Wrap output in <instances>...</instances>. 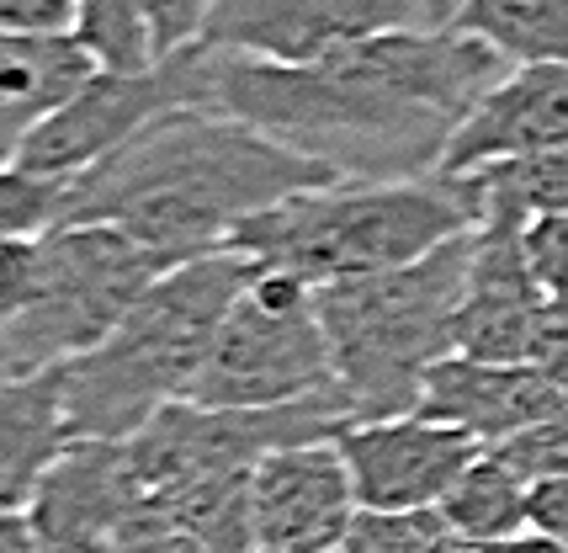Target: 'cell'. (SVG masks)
<instances>
[{"label":"cell","instance_id":"obj_23","mask_svg":"<svg viewBox=\"0 0 568 553\" xmlns=\"http://www.w3.org/2000/svg\"><path fill=\"white\" fill-rule=\"evenodd\" d=\"M70 213V177L0 160V240H43Z\"/></svg>","mask_w":568,"mask_h":553},{"label":"cell","instance_id":"obj_18","mask_svg":"<svg viewBox=\"0 0 568 553\" xmlns=\"http://www.w3.org/2000/svg\"><path fill=\"white\" fill-rule=\"evenodd\" d=\"M442 516L452 522L457 543H499L531 532V479L510 469L495 448L468 463V474L446 490Z\"/></svg>","mask_w":568,"mask_h":553},{"label":"cell","instance_id":"obj_11","mask_svg":"<svg viewBox=\"0 0 568 553\" xmlns=\"http://www.w3.org/2000/svg\"><path fill=\"white\" fill-rule=\"evenodd\" d=\"M394 27H436L430 0H219L202 43L250 59H320Z\"/></svg>","mask_w":568,"mask_h":553},{"label":"cell","instance_id":"obj_25","mask_svg":"<svg viewBox=\"0 0 568 553\" xmlns=\"http://www.w3.org/2000/svg\"><path fill=\"white\" fill-rule=\"evenodd\" d=\"M526 251H531V272L542 282L547 309L568 314V213H542L526 224Z\"/></svg>","mask_w":568,"mask_h":553},{"label":"cell","instance_id":"obj_15","mask_svg":"<svg viewBox=\"0 0 568 553\" xmlns=\"http://www.w3.org/2000/svg\"><path fill=\"white\" fill-rule=\"evenodd\" d=\"M568 144V59L516 64L468 123L452 133L442 154V177H463L489 160H516Z\"/></svg>","mask_w":568,"mask_h":553},{"label":"cell","instance_id":"obj_29","mask_svg":"<svg viewBox=\"0 0 568 553\" xmlns=\"http://www.w3.org/2000/svg\"><path fill=\"white\" fill-rule=\"evenodd\" d=\"M531 532L568 549V479H537L531 484Z\"/></svg>","mask_w":568,"mask_h":553},{"label":"cell","instance_id":"obj_26","mask_svg":"<svg viewBox=\"0 0 568 553\" xmlns=\"http://www.w3.org/2000/svg\"><path fill=\"white\" fill-rule=\"evenodd\" d=\"M144 6H149V32H154V53L160 59L202 43V32H207L213 11H219V0H144Z\"/></svg>","mask_w":568,"mask_h":553},{"label":"cell","instance_id":"obj_30","mask_svg":"<svg viewBox=\"0 0 568 553\" xmlns=\"http://www.w3.org/2000/svg\"><path fill=\"white\" fill-rule=\"evenodd\" d=\"M531 362H542L547 378L568 394V314L564 309H547L542 341H537V356H531Z\"/></svg>","mask_w":568,"mask_h":553},{"label":"cell","instance_id":"obj_13","mask_svg":"<svg viewBox=\"0 0 568 553\" xmlns=\"http://www.w3.org/2000/svg\"><path fill=\"white\" fill-rule=\"evenodd\" d=\"M356 484L335 442H303L261 458L250 474L255 553H329L356 516Z\"/></svg>","mask_w":568,"mask_h":553},{"label":"cell","instance_id":"obj_12","mask_svg":"<svg viewBox=\"0 0 568 553\" xmlns=\"http://www.w3.org/2000/svg\"><path fill=\"white\" fill-rule=\"evenodd\" d=\"M335 448L346 458L351 484L362 505L383 511H420L442 505L446 490L468 474V463L484 453V442L468 431L430 421L420 410L383 415V421H351Z\"/></svg>","mask_w":568,"mask_h":553},{"label":"cell","instance_id":"obj_8","mask_svg":"<svg viewBox=\"0 0 568 553\" xmlns=\"http://www.w3.org/2000/svg\"><path fill=\"white\" fill-rule=\"evenodd\" d=\"M49 553H160L175 537L171 516L133 474L128 442L74 436L27 505Z\"/></svg>","mask_w":568,"mask_h":553},{"label":"cell","instance_id":"obj_31","mask_svg":"<svg viewBox=\"0 0 568 553\" xmlns=\"http://www.w3.org/2000/svg\"><path fill=\"white\" fill-rule=\"evenodd\" d=\"M0 553H49L43 532L32 527L27 511H0Z\"/></svg>","mask_w":568,"mask_h":553},{"label":"cell","instance_id":"obj_17","mask_svg":"<svg viewBox=\"0 0 568 553\" xmlns=\"http://www.w3.org/2000/svg\"><path fill=\"white\" fill-rule=\"evenodd\" d=\"M70 442L74 431L59 368L0 378V511H27Z\"/></svg>","mask_w":568,"mask_h":553},{"label":"cell","instance_id":"obj_6","mask_svg":"<svg viewBox=\"0 0 568 553\" xmlns=\"http://www.w3.org/2000/svg\"><path fill=\"white\" fill-rule=\"evenodd\" d=\"M160 272L165 267L112 224H59L43 234L38 293L11 325H0V378L49 373L91 352Z\"/></svg>","mask_w":568,"mask_h":553},{"label":"cell","instance_id":"obj_33","mask_svg":"<svg viewBox=\"0 0 568 553\" xmlns=\"http://www.w3.org/2000/svg\"><path fill=\"white\" fill-rule=\"evenodd\" d=\"M457 6H463V0H430V22L446 27L452 17H457Z\"/></svg>","mask_w":568,"mask_h":553},{"label":"cell","instance_id":"obj_3","mask_svg":"<svg viewBox=\"0 0 568 553\" xmlns=\"http://www.w3.org/2000/svg\"><path fill=\"white\" fill-rule=\"evenodd\" d=\"M250 276L255 261L240 251L197 255L154 276L106 341L59 368L74 436L133 442L165 404L192 400L223 314Z\"/></svg>","mask_w":568,"mask_h":553},{"label":"cell","instance_id":"obj_32","mask_svg":"<svg viewBox=\"0 0 568 553\" xmlns=\"http://www.w3.org/2000/svg\"><path fill=\"white\" fill-rule=\"evenodd\" d=\"M452 553H568V549L547 543L542 532H520V537H499V543H457Z\"/></svg>","mask_w":568,"mask_h":553},{"label":"cell","instance_id":"obj_19","mask_svg":"<svg viewBox=\"0 0 568 553\" xmlns=\"http://www.w3.org/2000/svg\"><path fill=\"white\" fill-rule=\"evenodd\" d=\"M452 27L478 32L516 64L568 59V0H463Z\"/></svg>","mask_w":568,"mask_h":553},{"label":"cell","instance_id":"obj_5","mask_svg":"<svg viewBox=\"0 0 568 553\" xmlns=\"http://www.w3.org/2000/svg\"><path fill=\"white\" fill-rule=\"evenodd\" d=\"M473 229L388 272L324 282L320 320L335 352V383L356 404V421L409 415L420 404L425 373L452 356V320L463 303Z\"/></svg>","mask_w":568,"mask_h":553},{"label":"cell","instance_id":"obj_22","mask_svg":"<svg viewBox=\"0 0 568 553\" xmlns=\"http://www.w3.org/2000/svg\"><path fill=\"white\" fill-rule=\"evenodd\" d=\"M74 38L97 53L101 70H149L160 59L144 0H80Z\"/></svg>","mask_w":568,"mask_h":553},{"label":"cell","instance_id":"obj_27","mask_svg":"<svg viewBox=\"0 0 568 553\" xmlns=\"http://www.w3.org/2000/svg\"><path fill=\"white\" fill-rule=\"evenodd\" d=\"M43 240H0V325H11L38 293Z\"/></svg>","mask_w":568,"mask_h":553},{"label":"cell","instance_id":"obj_10","mask_svg":"<svg viewBox=\"0 0 568 553\" xmlns=\"http://www.w3.org/2000/svg\"><path fill=\"white\" fill-rule=\"evenodd\" d=\"M526 213L510 202L484 208L473 224V255L463 303L452 320V346L484 362H531L547 325V293L531 272Z\"/></svg>","mask_w":568,"mask_h":553},{"label":"cell","instance_id":"obj_24","mask_svg":"<svg viewBox=\"0 0 568 553\" xmlns=\"http://www.w3.org/2000/svg\"><path fill=\"white\" fill-rule=\"evenodd\" d=\"M495 453L505 458L510 469H520L531 484H537V479H568V404L552 410L537 426L516 431L510 442H499Z\"/></svg>","mask_w":568,"mask_h":553},{"label":"cell","instance_id":"obj_16","mask_svg":"<svg viewBox=\"0 0 568 553\" xmlns=\"http://www.w3.org/2000/svg\"><path fill=\"white\" fill-rule=\"evenodd\" d=\"M97 70L74 32H0V160H22L27 139Z\"/></svg>","mask_w":568,"mask_h":553},{"label":"cell","instance_id":"obj_14","mask_svg":"<svg viewBox=\"0 0 568 553\" xmlns=\"http://www.w3.org/2000/svg\"><path fill=\"white\" fill-rule=\"evenodd\" d=\"M564 404L568 394L547 378L542 362H484V356L452 352L425 373L415 410L430 421L468 431L484 448H499V442L547 421Z\"/></svg>","mask_w":568,"mask_h":553},{"label":"cell","instance_id":"obj_9","mask_svg":"<svg viewBox=\"0 0 568 553\" xmlns=\"http://www.w3.org/2000/svg\"><path fill=\"white\" fill-rule=\"evenodd\" d=\"M207 91V43L175 49L149 70H97L49 123L27 139L22 165L49 177H80L101 154L128 144L144 123L171 107H202Z\"/></svg>","mask_w":568,"mask_h":553},{"label":"cell","instance_id":"obj_2","mask_svg":"<svg viewBox=\"0 0 568 553\" xmlns=\"http://www.w3.org/2000/svg\"><path fill=\"white\" fill-rule=\"evenodd\" d=\"M320 181L341 177L245 118L219 107H171L91 171L70 177L64 224L123 229L171 272L181 261L229 251L250 213Z\"/></svg>","mask_w":568,"mask_h":553},{"label":"cell","instance_id":"obj_20","mask_svg":"<svg viewBox=\"0 0 568 553\" xmlns=\"http://www.w3.org/2000/svg\"><path fill=\"white\" fill-rule=\"evenodd\" d=\"M463 198L473 202V213L484 219V208L510 202L526 219L542 213H568V144L537 154H516V160H489L478 171H463Z\"/></svg>","mask_w":568,"mask_h":553},{"label":"cell","instance_id":"obj_21","mask_svg":"<svg viewBox=\"0 0 568 553\" xmlns=\"http://www.w3.org/2000/svg\"><path fill=\"white\" fill-rule=\"evenodd\" d=\"M457 532L442 516V505L420 511H383V505H356L351 527L329 553H452Z\"/></svg>","mask_w":568,"mask_h":553},{"label":"cell","instance_id":"obj_7","mask_svg":"<svg viewBox=\"0 0 568 553\" xmlns=\"http://www.w3.org/2000/svg\"><path fill=\"white\" fill-rule=\"evenodd\" d=\"M335 383V352L320 320V293L303 276L255 267L245 293L223 314L192 400L213 410H261L303 400Z\"/></svg>","mask_w":568,"mask_h":553},{"label":"cell","instance_id":"obj_28","mask_svg":"<svg viewBox=\"0 0 568 553\" xmlns=\"http://www.w3.org/2000/svg\"><path fill=\"white\" fill-rule=\"evenodd\" d=\"M80 0H0V32H74Z\"/></svg>","mask_w":568,"mask_h":553},{"label":"cell","instance_id":"obj_4","mask_svg":"<svg viewBox=\"0 0 568 553\" xmlns=\"http://www.w3.org/2000/svg\"><path fill=\"white\" fill-rule=\"evenodd\" d=\"M473 224L478 213L463 198V181L442 171L404 181H320L250 213L229 251L324 288L420 261Z\"/></svg>","mask_w":568,"mask_h":553},{"label":"cell","instance_id":"obj_1","mask_svg":"<svg viewBox=\"0 0 568 553\" xmlns=\"http://www.w3.org/2000/svg\"><path fill=\"white\" fill-rule=\"evenodd\" d=\"M516 70L463 27H394L320 59H250L207 49L202 107L245 118L341 181L442 171L452 133Z\"/></svg>","mask_w":568,"mask_h":553}]
</instances>
